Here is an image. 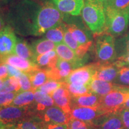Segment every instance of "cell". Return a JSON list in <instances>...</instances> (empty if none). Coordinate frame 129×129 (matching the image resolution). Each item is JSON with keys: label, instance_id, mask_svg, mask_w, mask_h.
I'll return each instance as SVG.
<instances>
[{"label": "cell", "instance_id": "3", "mask_svg": "<svg viewBox=\"0 0 129 129\" xmlns=\"http://www.w3.org/2000/svg\"><path fill=\"white\" fill-rule=\"evenodd\" d=\"M65 18L51 0L43 3L37 17L35 36L44 35L48 30L60 25Z\"/></svg>", "mask_w": 129, "mask_h": 129}, {"label": "cell", "instance_id": "7", "mask_svg": "<svg viewBox=\"0 0 129 129\" xmlns=\"http://www.w3.org/2000/svg\"><path fill=\"white\" fill-rule=\"evenodd\" d=\"M96 57L101 63H111L116 56L114 37L107 33L95 36Z\"/></svg>", "mask_w": 129, "mask_h": 129}, {"label": "cell", "instance_id": "19", "mask_svg": "<svg viewBox=\"0 0 129 129\" xmlns=\"http://www.w3.org/2000/svg\"><path fill=\"white\" fill-rule=\"evenodd\" d=\"M58 57L55 50L48 51L47 53L35 56L34 62L39 68L49 69L56 67Z\"/></svg>", "mask_w": 129, "mask_h": 129}, {"label": "cell", "instance_id": "18", "mask_svg": "<svg viewBox=\"0 0 129 129\" xmlns=\"http://www.w3.org/2000/svg\"><path fill=\"white\" fill-rule=\"evenodd\" d=\"M121 85L115 84L111 82L93 79L89 84L90 93L99 95L100 96H104L108 94L113 90L120 88Z\"/></svg>", "mask_w": 129, "mask_h": 129}, {"label": "cell", "instance_id": "4", "mask_svg": "<svg viewBox=\"0 0 129 129\" xmlns=\"http://www.w3.org/2000/svg\"><path fill=\"white\" fill-rule=\"evenodd\" d=\"M104 7L106 17L104 33L114 37L123 34L127 30L128 25L127 10H118L108 5H104Z\"/></svg>", "mask_w": 129, "mask_h": 129}, {"label": "cell", "instance_id": "17", "mask_svg": "<svg viewBox=\"0 0 129 129\" xmlns=\"http://www.w3.org/2000/svg\"><path fill=\"white\" fill-rule=\"evenodd\" d=\"M101 98L102 96L93 93H87L77 97H72V108L74 106H81L98 108L101 103Z\"/></svg>", "mask_w": 129, "mask_h": 129}, {"label": "cell", "instance_id": "11", "mask_svg": "<svg viewBox=\"0 0 129 129\" xmlns=\"http://www.w3.org/2000/svg\"><path fill=\"white\" fill-rule=\"evenodd\" d=\"M17 38L13 29L9 25L5 26L0 31V57L14 54Z\"/></svg>", "mask_w": 129, "mask_h": 129}, {"label": "cell", "instance_id": "35", "mask_svg": "<svg viewBox=\"0 0 129 129\" xmlns=\"http://www.w3.org/2000/svg\"><path fill=\"white\" fill-rule=\"evenodd\" d=\"M17 78L19 81V84H20V91H28V90H33L29 78L27 74L21 72L20 74L19 75V76L17 77Z\"/></svg>", "mask_w": 129, "mask_h": 129}, {"label": "cell", "instance_id": "42", "mask_svg": "<svg viewBox=\"0 0 129 129\" xmlns=\"http://www.w3.org/2000/svg\"><path fill=\"white\" fill-rule=\"evenodd\" d=\"M44 129H68V125L45 123Z\"/></svg>", "mask_w": 129, "mask_h": 129}, {"label": "cell", "instance_id": "49", "mask_svg": "<svg viewBox=\"0 0 129 129\" xmlns=\"http://www.w3.org/2000/svg\"><path fill=\"white\" fill-rule=\"evenodd\" d=\"M0 129H6V125L0 121Z\"/></svg>", "mask_w": 129, "mask_h": 129}, {"label": "cell", "instance_id": "1", "mask_svg": "<svg viewBox=\"0 0 129 129\" xmlns=\"http://www.w3.org/2000/svg\"><path fill=\"white\" fill-rule=\"evenodd\" d=\"M41 4L37 0H17L9 7L5 20L16 34L23 37L35 36Z\"/></svg>", "mask_w": 129, "mask_h": 129}, {"label": "cell", "instance_id": "20", "mask_svg": "<svg viewBox=\"0 0 129 129\" xmlns=\"http://www.w3.org/2000/svg\"><path fill=\"white\" fill-rule=\"evenodd\" d=\"M44 122L36 115L12 124L6 125V129H44Z\"/></svg>", "mask_w": 129, "mask_h": 129}, {"label": "cell", "instance_id": "33", "mask_svg": "<svg viewBox=\"0 0 129 129\" xmlns=\"http://www.w3.org/2000/svg\"><path fill=\"white\" fill-rule=\"evenodd\" d=\"M68 125V129H98L93 122H88L71 118Z\"/></svg>", "mask_w": 129, "mask_h": 129}, {"label": "cell", "instance_id": "48", "mask_svg": "<svg viewBox=\"0 0 129 129\" xmlns=\"http://www.w3.org/2000/svg\"><path fill=\"white\" fill-rule=\"evenodd\" d=\"M3 84H4V80L0 79V91H1V90H2Z\"/></svg>", "mask_w": 129, "mask_h": 129}, {"label": "cell", "instance_id": "31", "mask_svg": "<svg viewBox=\"0 0 129 129\" xmlns=\"http://www.w3.org/2000/svg\"><path fill=\"white\" fill-rule=\"evenodd\" d=\"M65 86L68 90L72 97L80 96L90 93L89 85L77 84L74 83H66Z\"/></svg>", "mask_w": 129, "mask_h": 129}, {"label": "cell", "instance_id": "50", "mask_svg": "<svg viewBox=\"0 0 129 129\" xmlns=\"http://www.w3.org/2000/svg\"><path fill=\"white\" fill-rule=\"evenodd\" d=\"M1 63H3V58L0 57V64Z\"/></svg>", "mask_w": 129, "mask_h": 129}, {"label": "cell", "instance_id": "6", "mask_svg": "<svg viewBox=\"0 0 129 129\" xmlns=\"http://www.w3.org/2000/svg\"><path fill=\"white\" fill-rule=\"evenodd\" d=\"M37 114L34 107L7 105L0 106V121L5 125L12 124L25 119L36 115Z\"/></svg>", "mask_w": 129, "mask_h": 129}, {"label": "cell", "instance_id": "2", "mask_svg": "<svg viewBox=\"0 0 129 129\" xmlns=\"http://www.w3.org/2000/svg\"><path fill=\"white\" fill-rule=\"evenodd\" d=\"M81 16L94 36L104 33L106 17L104 4L100 0H85Z\"/></svg>", "mask_w": 129, "mask_h": 129}, {"label": "cell", "instance_id": "8", "mask_svg": "<svg viewBox=\"0 0 129 129\" xmlns=\"http://www.w3.org/2000/svg\"><path fill=\"white\" fill-rule=\"evenodd\" d=\"M123 65L124 63L120 60L114 63H97L93 79L112 82L117 78L119 71Z\"/></svg>", "mask_w": 129, "mask_h": 129}, {"label": "cell", "instance_id": "52", "mask_svg": "<svg viewBox=\"0 0 129 129\" xmlns=\"http://www.w3.org/2000/svg\"><path fill=\"white\" fill-rule=\"evenodd\" d=\"M0 1H4V2H7V1H10V0H0Z\"/></svg>", "mask_w": 129, "mask_h": 129}, {"label": "cell", "instance_id": "34", "mask_svg": "<svg viewBox=\"0 0 129 129\" xmlns=\"http://www.w3.org/2000/svg\"><path fill=\"white\" fill-rule=\"evenodd\" d=\"M64 27V40L63 43L65 44H67L69 48L73 50L74 51H75L78 49L79 47L80 46V44H78L77 42L72 37L71 34L69 32V30L68 29L64 23H63Z\"/></svg>", "mask_w": 129, "mask_h": 129}, {"label": "cell", "instance_id": "25", "mask_svg": "<svg viewBox=\"0 0 129 129\" xmlns=\"http://www.w3.org/2000/svg\"><path fill=\"white\" fill-rule=\"evenodd\" d=\"M34 108L37 112H42L54 105V102L50 95L40 91H35L34 94Z\"/></svg>", "mask_w": 129, "mask_h": 129}, {"label": "cell", "instance_id": "37", "mask_svg": "<svg viewBox=\"0 0 129 129\" xmlns=\"http://www.w3.org/2000/svg\"><path fill=\"white\" fill-rule=\"evenodd\" d=\"M108 5L118 10H127L129 7V0H112Z\"/></svg>", "mask_w": 129, "mask_h": 129}, {"label": "cell", "instance_id": "15", "mask_svg": "<svg viewBox=\"0 0 129 129\" xmlns=\"http://www.w3.org/2000/svg\"><path fill=\"white\" fill-rule=\"evenodd\" d=\"M3 63L10 64L26 74L39 68L34 62L21 58L15 54H11L3 58Z\"/></svg>", "mask_w": 129, "mask_h": 129}, {"label": "cell", "instance_id": "28", "mask_svg": "<svg viewBox=\"0 0 129 129\" xmlns=\"http://www.w3.org/2000/svg\"><path fill=\"white\" fill-rule=\"evenodd\" d=\"M27 75L29 78L34 90L40 87L50 80L46 69L38 68Z\"/></svg>", "mask_w": 129, "mask_h": 129}, {"label": "cell", "instance_id": "40", "mask_svg": "<svg viewBox=\"0 0 129 129\" xmlns=\"http://www.w3.org/2000/svg\"><path fill=\"white\" fill-rule=\"evenodd\" d=\"M8 69V73H9V77H16L17 78L20 74L21 71L18 69L14 67L6 64Z\"/></svg>", "mask_w": 129, "mask_h": 129}, {"label": "cell", "instance_id": "44", "mask_svg": "<svg viewBox=\"0 0 129 129\" xmlns=\"http://www.w3.org/2000/svg\"><path fill=\"white\" fill-rule=\"evenodd\" d=\"M6 25H5V22L4 19H3V17L0 14V31H1L3 29V28H4Z\"/></svg>", "mask_w": 129, "mask_h": 129}, {"label": "cell", "instance_id": "27", "mask_svg": "<svg viewBox=\"0 0 129 129\" xmlns=\"http://www.w3.org/2000/svg\"><path fill=\"white\" fill-rule=\"evenodd\" d=\"M30 46L32 47L35 56H37L55 50L56 44L52 41L44 38L35 40Z\"/></svg>", "mask_w": 129, "mask_h": 129}, {"label": "cell", "instance_id": "21", "mask_svg": "<svg viewBox=\"0 0 129 129\" xmlns=\"http://www.w3.org/2000/svg\"><path fill=\"white\" fill-rule=\"evenodd\" d=\"M55 51L60 59L76 63L80 67L82 64L83 60L79 58L75 51L64 43L56 44Z\"/></svg>", "mask_w": 129, "mask_h": 129}, {"label": "cell", "instance_id": "51", "mask_svg": "<svg viewBox=\"0 0 129 129\" xmlns=\"http://www.w3.org/2000/svg\"><path fill=\"white\" fill-rule=\"evenodd\" d=\"M127 12H128V25H129V7L128 10H127Z\"/></svg>", "mask_w": 129, "mask_h": 129}, {"label": "cell", "instance_id": "24", "mask_svg": "<svg viewBox=\"0 0 129 129\" xmlns=\"http://www.w3.org/2000/svg\"><path fill=\"white\" fill-rule=\"evenodd\" d=\"M14 54L32 62H34L35 57L31 46L25 40L19 38H17Z\"/></svg>", "mask_w": 129, "mask_h": 129}, {"label": "cell", "instance_id": "30", "mask_svg": "<svg viewBox=\"0 0 129 129\" xmlns=\"http://www.w3.org/2000/svg\"><path fill=\"white\" fill-rule=\"evenodd\" d=\"M64 84V82L54 80H48L46 83L37 88L35 91H40L49 95L52 94L55 90Z\"/></svg>", "mask_w": 129, "mask_h": 129}, {"label": "cell", "instance_id": "46", "mask_svg": "<svg viewBox=\"0 0 129 129\" xmlns=\"http://www.w3.org/2000/svg\"><path fill=\"white\" fill-rule=\"evenodd\" d=\"M126 49L127 53H129V35L127 38V42H126Z\"/></svg>", "mask_w": 129, "mask_h": 129}, {"label": "cell", "instance_id": "14", "mask_svg": "<svg viewBox=\"0 0 129 129\" xmlns=\"http://www.w3.org/2000/svg\"><path fill=\"white\" fill-rule=\"evenodd\" d=\"M51 1L62 13L73 16L81 14L84 6V0H51Z\"/></svg>", "mask_w": 129, "mask_h": 129}, {"label": "cell", "instance_id": "41", "mask_svg": "<svg viewBox=\"0 0 129 129\" xmlns=\"http://www.w3.org/2000/svg\"><path fill=\"white\" fill-rule=\"evenodd\" d=\"M9 78V73L6 64H0V79L1 80H6Z\"/></svg>", "mask_w": 129, "mask_h": 129}, {"label": "cell", "instance_id": "10", "mask_svg": "<svg viewBox=\"0 0 129 129\" xmlns=\"http://www.w3.org/2000/svg\"><path fill=\"white\" fill-rule=\"evenodd\" d=\"M37 115L45 123L55 124H68L71 119L70 114L56 105L50 106L42 112H38Z\"/></svg>", "mask_w": 129, "mask_h": 129}, {"label": "cell", "instance_id": "45", "mask_svg": "<svg viewBox=\"0 0 129 129\" xmlns=\"http://www.w3.org/2000/svg\"><path fill=\"white\" fill-rule=\"evenodd\" d=\"M129 109V98L127 100V101L124 103V104L122 106V109Z\"/></svg>", "mask_w": 129, "mask_h": 129}, {"label": "cell", "instance_id": "23", "mask_svg": "<svg viewBox=\"0 0 129 129\" xmlns=\"http://www.w3.org/2000/svg\"><path fill=\"white\" fill-rule=\"evenodd\" d=\"M35 91V90H32L19 92L9 105L19 107L31 106L34 108Z\"/></svg>", "mask_w": 129, "mask_h": 129}, {"label": "cell", "instance_id": "36", "mask_svg": "<svg viewBox=\"0 0 129 129\" xmlns=\"http://www.w3.org/2000/svg\"><path fill=\"white\" fill-rule=\"evenodd\" d=\"M19 92H0V106L9 105Z\"/></svg>", "mask_w": 129, "mask_h": 129}, {"label": "cell", "instance_id": "47", "mask_svg": "<svg viewBox=\"0 0 129 129\" xmlns=\"http://www.w3.org/2000/svg\"><path fill=\"white\" fill-rule=\"evenodd\" d=\"M100 1L104 3V4H108L109 3H111L112 0H100Z\"/></svg>", "mask_w": 129, "mask_h": 129}, {"label": "cell", "instance_id": "39", "mask_svg": "<svg viewBox=\"0 0 129 129\" xmlns=\"http://www.w3.org/2000/svg\"><path fill=\"white\" fill-rule=\"evenodd\" d=\"M120 114L125 129H129V109H122Z\"/></svg>", "mask_w": 129, "mask_h": 129}, {"label": "cell", "instance_id": "9", "mask_svg": "<svg viewBox=\"0 0 129 129\" xmlns=\"http://www.w3.org/2000/svg\"><path fill=\"white\" fill-rule=\"evenodd\" d=\"M96 63L90 64L74 69L64 81L67 84L89 85L94 77Z\"/></svg>", "mask_w": 129, "mask_h": 129}, {"label": "cell", "instance_id": "5", "mask_svg": "<svg viewBox=\"0 0 129 129\" xmlns=\"http://www.w3.org/2000/svg\"><path fill=\"white\" fill-rule=\"evenodd\" d=\"M129 98V87L122 85L101 98L99 108L106 115L122 110L124 103Z\"/></svg>", "mask_w": 129, "mask_h": 129}, {"label": "cell", "instance_id": "26", "mask_svg": "<svg viewBox=\"0 0 129 129\" xmlns=\"http://www.w3.org/2000/svg\"><path fill=\"white\" fill-rule=\"evenodd\" d=\"M68 29L69 30V32L71 34L72 37L76 41L78 44L80 45H83L85 44H87L91 41L88 38L87 34L84 30L83 29H81L78 26H77L74 23H70L66 21L65 22L63 21Z\"/></svg>", "mask_w": 129, "mask_h": 129}, {"label": "cell", "instance_id": "38", "mask_svg": "<svg viewBox=\"0 0 129 129\" xmlns=\"http://www.w3.org/2000/svg\"><path fill=\"white\" fill-rule=\"evenodd\" d=\"M118 76L120 83L125 85H129V67H122Z\"/></svg>", "mask_w": 129, "mask_h": 129}, {"label": "cell", "instance_id": "22", "mask_svg": "<svg viewBox=\"0 0 129 129\" xmlns=\"http://www.w3.org/2000/svg\"><path fill=\"white\" fill-rule=\"evenodd\" d=\"M98 127V129H125L120 111L105 116Z\"/></svg>", "mask_w": 129, "mask_h": 129}, {"label": "cell", "instance_id": "12", "mask_svg": "<svg viewBox=\"0 0 129 129\" xmlns=\"http://www.w3.org/2000/svg\"><path fill=\"white\" fill-rule=\"evenodd\" d=\"M80 66L74 63L58 59L56 67L46 69L50 80H54L64 82V80L70 75L74 69L78 68Z\"/></svg>", "mask_w": 129, "mask_h": 129}, {"label": "cell", "instance_id": "16", "mask_svg": "<svg viewBox=\"0 0 129 129\" xmlns=\"http://www.w3.org/2000/svg\"><path fill=\"white\" fill-rule=\"evenodd\" d=\"M65 84L64 83L63 85L55 90L51 96L56 106L62 109L65 112L70 114L72 109V96L66 87Z\"/></svg>", "mask_w": 129, "mask_h": 129}, {"label": "cell", "instance_id": "43", "mask_svg": "<svg viewBox=\"0 0 129 129\" xmlns=\"http://www.w3.org/2000/svg\"><path fill=\"white\" fill-rule=\"evenodd\" d=\"M118 60L121 61V62L124 63H124L129 64V53H127L126 55L123 56L122 57H121L120 59H118Z\"/></svg>", "mask_w": 129, "mask_h": 129}, {"label": "cell", "instance_id": "13", "mask_svg": "<svg viewBox=\"0 0 129 129\" xmlns=\"http://www.w3.org/2000/svg\"><path fill=\"white\" fill-rule=\"evenodd\" d=\"M71 118L81 120L83 121L93 122L99 120L102 117L107 115L101 109L97 108L81 107V106H74L72 108L70 112Z\"/></svg>", "mask_w": 129, "mask_h": 129}, {"label": "cell", "instance_id": "32", "mask_svg": "<svg viewBox=\"0 0 129 129\" xmlns=\"http://www.w3.org/2000/svg\"><path fill=\"white\" fill-rule=\"evenodd\" d=\"M20 86L16 77H9L4 80V84L0 92H20Z\"/></svg>", "mask_w": 129, "mask_h": 129}, {"label": "cell", "instance_id": "29", "mask_svg": "<svg viewBox=\"0 0 129 129\" xmlns=\"http://www.w3.org/2000/svg\"><path fill=\"white\" fill-rule=\"evenodd\" d=\"M64 27L63 23L48 30L44 34V38H46L56 44L63 43Z\"/></svg>", "mask_w": 129, "mask_h": 129}]
</instances>
